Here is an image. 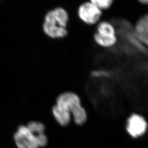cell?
I'll return each mask as SVG.
<instances>
[{
	"mask_svg": "<svg viewBox=\"0 0 148 148\" xmlns=\"http://www.w3.org/2000/svg\"><path fill=\"white\" fill-rule=\"evenodd\" d=\"M70 16L63 5H56L46 13L42 29L47 37L52 40H61L68 34V26Z\"/></svg>",
	"mask_w": 148,
	"mask_h": 148,
	"instance_id": "1",
	"label": "cell"
},
{
	"mask_svg": "<svg viewBox=\"0 0 148 148\" xmlns=\"http://www.w3.org/2000/svg\"><path fill=\"white\" fill-rule=\"evenodd\" d=\"M93 40L95 45L101 48L114 47L118 41L115 27L110 21L101 19L95 27Z\"/></svg>",
	"mask_w": 148,
	"mask_h": 148,
	"instance_id": "2",
	"label": "cell"
},
{
	"mask_svg": "<svg viewBox=\"0 0 148 148\" xmlns=\"http://www.w3.org/2000/svg\"><path fill=\"white\" fill-rule=\"evenodd\" d=\"M13 138L17 148H45L48 143L46 134L38 136L32 132L26 125L18 127Z\"/></svg>",
	"mask_w": 148,
	"mask_h": 148,
	"instance_id": "3",
	"label": "cell"
},
{
	"mask_svg": "<svg viewBox=\"0 0 148 148\" xmlns=\"http://www.w3.org/2000/svg\"><path fill=\"white\" fill-rule=\"evenodd\" d=\"M103 12L90 1L79 3L76 10V15L83 24L95 27L102 19Z\"/></svg>",
	"mask_w": 148,
	"mask_h": 148,
	"instance_id": "4",
	"label": "cell"
},
{
	"mask_svg": "<svg viewBox=\"0 0 148 148\" xmlns=\"http://www.w3.org/2000/svg\"><path fill=\"white\" fill-rule=\"evenodd\" d=\"M54 105L71 115L82 106L79 95L72 91H65L60 93L56 98Z\"/></svg>",
	"mask_w": 148,
	"mask_h": 148,
	"instance_id": "5",
	"label": "cell"
},
{
	"mask_svg": "<svg viewBox=\"0 0 148 148\" xmlns=\"http://www.w3.org/2000/svg\"><path fill=\"white\" fill-rule=\"evenodd\" d=\"M147 129L148 123L143 116L133 114L127 119L126 130L131 137L134 138L142 137Z\"/></svg>",
	"mask_w": 148,
	"mask_h": 148,
	"instance_id": "6",
	"label": "cell"
},
{
	"mask_svg": "<svg viewBox=\"0 0 148 148\" xmlns=\"http://www.w3.org/2000/svg\"><path fill=\"white\" fill-rule=\"evenodd\" d=\"M134 34L140 42L148 47V13L140 17L136 22Z\"/></svg>",
	"mask_w": 148,
	"mask_h": 148,
	"instance_id": "7",
	"label": "cell"
},
{
	"mask_svg": "<svg viewBox=\"0 0 148 148\" xmlns=\"http://www.w3.org/2000/svg\"><path fill=\"white\" fill-rule=\"evenodd\" d=\"M91 1L103 12L110 10L114 3L113 0H91Z\"/></svg>",
	"mask_w": 148,
	"mask_h": 148,
	"instance_id": "8",
	"label": "cell"
},
{
	"mask_svg": "<svg viewBox=\"0 0 148 148\" xmlns=\"http://www.w3.org/2000/svg\"><path fill=\"white\" fill-rule=\"evenodd\" d=\"M140 2L143 5H148V0H144V1H140Z\"/></svg>",
	"mask_w": 148,
	"mask_h": 148,
	"instance_id": "9",
	"label": "cell"
}]
</instances>
